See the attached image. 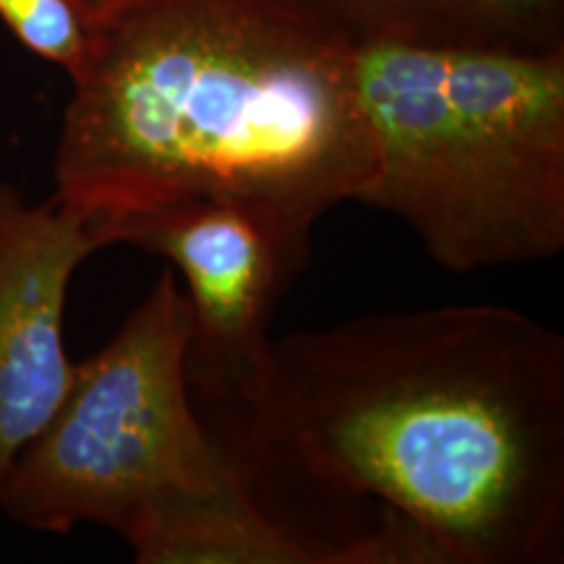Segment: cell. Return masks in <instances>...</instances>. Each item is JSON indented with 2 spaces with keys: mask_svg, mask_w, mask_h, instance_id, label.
<instances>
[{
  "mask_svg": "<svg viewBox=\"0 0 564 564\" xmlns=\"http://www.w3.org/2000/svg\"><path fill=\"white\" fill-rule=\"evenodd\" d=\"M0 21L26 51L66 70L84 68L95 45V30L70 0H0Z\"/></svg>",
  "mask_w": 564,
  "mask_h": 564,
  "instance_id": "cell-9",
  "label": "cell"
},
{
  "mask_svg": "<svg viewBox=\"0 0 564 564\" xmlns=\"http://www.w3.org/2000/svg\"><path fill=\"white\" fill-rule=\"evenodd\" d=\"M243 489L337 564L564 560V337L512 306L278 337L196 405Z\"/></svg>",
  "mask_w": 564,
  "mask_h": 564,
  "instance_id": "cell-1",
  "label": "cell"
},
{
  "mask_svg": "<svg viewBox=\"0 0 564 564\" xmlns=\"http://www.w3.org/2000/svg\"><path fill=\"white\" fill-rule=\"evenodd\" d=\"M123 541L139 564H337L333 549L264 510L241 481L150 514Z\"/></svg>",
  "mask_w": 564,
  "mask_h": 564,
  "instance_id": "cell-8",
  "label": "cell"
},
{
  "mask_svg": "<svg viewBox=\"0 0 564 564\" xmlns=\"http://www.w3.org/2000/svg\"><path fill=\"white\" fill-rule=\"evenodd\" d=\"M371 133L361 202L400 217L449 272L564 249V51L356 45Z\"/></svg>",
  "mask_w": 564,
  "mask_h": 564,
  "instance_id": "cell-3",
  "label": "cell"
},
{
  "mask_svg": "<svg viewBox=\"0 0 564 564\" xmlns=\"http://www.w3.org/2000/svg\"><path fill=\"white\" fill-rule=\"evenodd\" d=\"M53 178L108 246L123 217L183 199L312 232L373 178L356 42L299 0H139L70 79Z\"/></svg>",
  "mask_w": 564,
  "mask_h": 564,
  "instance_id": "cell-2",
  "label": "cell"
},
{
  "mask_svg": "<svg viewBox=\"0 0 564 564\" xmlns=\"http://www.w3.org/2000/svg\"><path fill=\"white\" fill-rule=\"evenodd\" d=\"M100 249L108 236L87 212L0 181V478L66 398L76 364L63 314L74 274Z\"/></svg>",
  "mask_w": 564,
  "mask_h": 564,
  "instance_id": "cell-6",
  "label": "cell"
},
{
  "mask_svg": "<svg viewBox=\"0 0 564 564\" xmlns=\"http://www.w3.org/2000/svg\"><path fill=\"white\" fill-rule=\"evenodd\" d=\"M308 238L278 212L238 199L160 204L112 228V246L162 257L186 282V373L202 405L225 403L251 382L274 308L308 259Z\"/></svg>",
  "mask_w": 564,
  "mask_h": 564,
  "instance_id": "cell-5",
  "label": "cell"
},
{
  "mask_svg": "<svg viewBox=\"0 0 564 564\" xmlns=\"http://www.w3.org/2000/svg\"><path fill=\"white\" fill-rule=\"evenodd\" d=\"M192 312L171 267L116 337L76 364L70 387L0 478V510L37 533L95 523L126 539L181 499L238 484L196 411Z\"/></svg>",
  "mask_w": 564,
  "mask_h": 564,
  "instance_id": "cell-4",
  "label": "cell"
},
{
  "mask_svg": "<svg viewBox=\"0 0 564 564\" xmlns=\"http://www.w3.org/2000/svg\"><path fill=\"white\" fill-rule=\"evenodd\" d=\"M361 42L421 47L564 51V0H299Z\"/></svg>",
  "mask_w": 564,
  "mask_h": 564,
  "instance_id": "cell-7",
  "label": "cell"
},
{
  "mask_svg": "<svg viewBox=\"0 0 564 564\" xmlns=\"http://www.w3.org/2000/svg\"><path fill=\"white\" fill-rule=\"evenodd\" d=\"M70 3L82 11V17L87 19L91 30H97L105 21H110L112 17H118V13L137 6L139 0H70Z\"/></svg>",
  "mask_w": 564,
  "mask_h": 564,
  "instance_id": "cell-10",
  "label": "cell"
}]
</instances>
